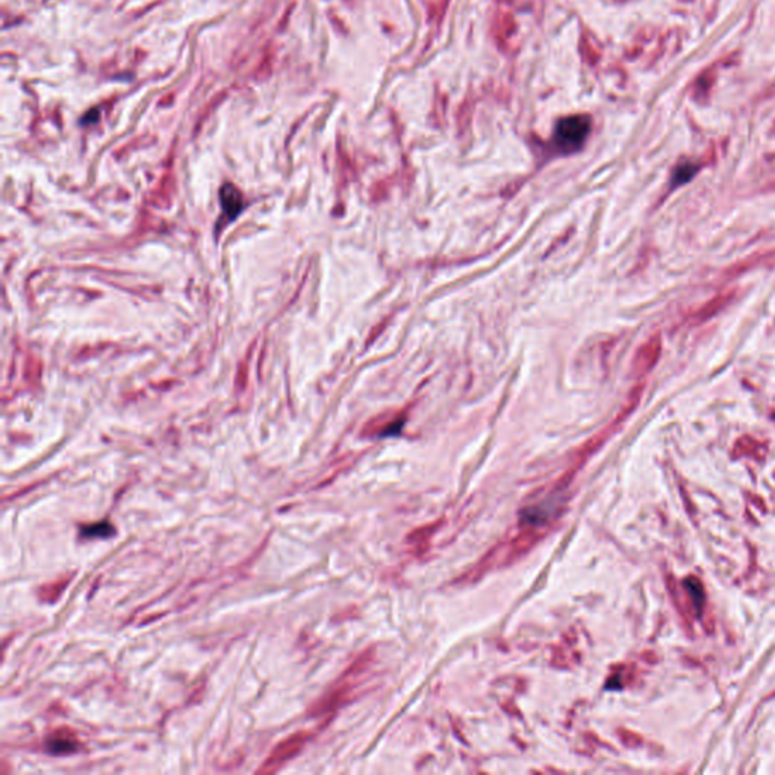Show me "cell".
I'll list each match as a JSON object with an SVG mask.
<instances>
[{"label":"cell","mask_w":775,"mask_h":775,"mask_svg":"<svg viewBox=\"0 0 775 775\" xmlns=\"http://www.w3.org/2000/svg\"><path fill=\"white\" fill-rule=\"evenodd\" d=\"M668 586L677 609L684 619L704 618L707 597L701 580L695 576H689L682 581V585H678L674 578H671Z\"/></svg>","instance_id":"cell-1"},{"label":"cell","mask_w":775,"mask_h":775,"mask_svg":"<svg viewBox=\"0 0 775 775\" xmlns=\"http://www.w3.org/2000/svg\"><path fill=\"white\" fill-rule=\"evenodd\" d=\"M590 131V117L569 115L561 118L554 127L553 144L562 153H573L585 144Z\"/></svg>","instance_id":"cell-2"},{"label":"cell","mask_w":775,"mask_h":775,"mask_svg":"<svg viewBox=\"0 0 775 775\" xmlns=\"http://www.w3.org/2000/svg\"><path fill=\"white\" fill-rule=\"evenodd\" d=\"M695 171H697V167L692 165V164L680 165L674 173V185L684 184V182H687L689 179L692 177V175L695 173Z\"/></svg>","instance_id":"cell-8"},{"label":"cell","mask_w":775,"mask_h":775,"mask_svg":"<svg viewBox=\"0 0 775 775\" xmlns=\"http://www.w3.org/2000/svg\"><path fill=\"white\" fill-rule=\"evenodd\" d=\"M309 739L310 735L306 733V731H297V733L288 736L277 747H274L270 757L262 763V767L257 769V772H276L282 765H285V762L296 757Z\"/></svg>","instance_id":"cell-3"},{"label":"cell","mask_w":775,"mask_h":775,"mask_svg":"<svg viewBox=\"0 0 775 775\" xmlns=\"http://www.w3.org/2000/svg\"><path fill=\"white\" fill-rule=\"evenodd\" d=\"M46 745L50 754H57V756L71 754V752H76L79 747L76 735H74L69 728H59L57 731H53L52 735H49Z\"/></svg>","instance_id":"cell-4"},{"label":"cell","mask_w":775,"mask_h":775,"mask_svg":"<svg viewBox=\"0 0 775 775\" xmlns=\"http://www.w3.org/2000/svg\"><path fill=\"white\" fill-rule=\"evenodd\" d=\"M70 578H71V576L53 581V583L41 586L40 590H38L40 600L45 601V602H55L61 597L62 590L69 586Z\"/></svg>","instance_id":"cell-5"},{"label":"cell","mask_w":775,"mask_h":775,"mask_svg":"<svg viewBox=\"0 0 775 775\" xmlns=\"http://www.w3.org/2000/svg\"><path fill=\"white\" fill-rule=\"evenodd\" d=\"M114 527L111 523H97L81 527V535L83 537H107L114 535Z\"/></svg>","instance_id":"cell-7"},{"label":"cell","mask_w":775,"mask_h":775,"mask_svg":"<svg viewBox=\"0 0 775 775\" xmlns=\"http://www.w3.org/2000/svg\"><path fill=\"white\" fill-rule=\"evenodd\" d=\"M221 200H223L224 211L228 214H232V217H233V215L238 214V211L241 209V202H240L241 197H240V194L233 190V187H224L223 188Z\"/></svg>","instance_id":"cell-6"}]
</instances>
